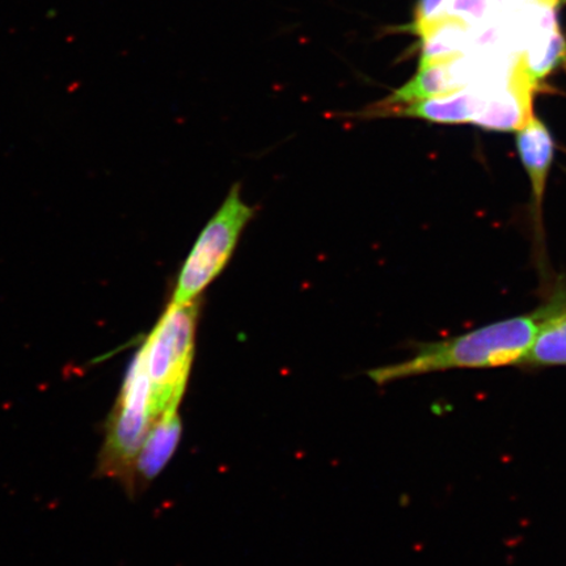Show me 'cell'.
<instances>
[{
  "mask_svg": "<svg viewBox=\"0 0 566 566\" xmlns=\"http://www.w3.org/2000/svg\"><path fill=\"white\" fill-rule=\"evenodd\" d=\"M491 2L495 10L512 12L525 10L526 7L541 2V0H491ZM552 2L557 4L556 0H552Z\"/></svg>",
  "mask_w": 566,
  "mask_h": 566,
  "instance_id": "14",
  "label": "cell"
},
{
  "mask_svg": "<svg viewBox=\"0 0 566 566\" xmlns=\"http://www.w3.org/2000/svg\"><path fill=\"white\" fill-rule=\"evenodd\" d=\"M485 95V84H470L449 94L400 106L388 115L420 118L444 125L473 124L483 109Z\"/></svg>",
  "mask_w": 566,
  "mask_h": 566,
  "instance_id": "8",
  "label": "cell"
},
{
  "mask_svg": "<svg viewBox=\"0 0 566 566\" xmlns=\"http://www.w3.org/2000/svg\"><path fill=\"white\" fill-rule=\"evenodd\" d=\"M539 328L526 357L518 366L522 369L566 366V285L555 287L549 298L539 308Z\"/></svg>",
  "mask_w": 566,
  "mask_h": 566,
  "instance_id": "7",
  "label": "cell"
},
{
  "mask_svg": "<svg viewBox=\"0 0 566 566\" xmlns=\"http://www.w3.org/2000/svg\"><path fill=\"white\" fill-rule=\"evenodd\" d=\"M253 214L254 210L240 197L239 186L233 187L221 209L205 226L184 263L171 303L184 304L198 300L228 265Z\"/></svg>",
  "mask_w": 566,
  "mask_h": 566,
  "instance_id": "4",
  "label": "cell"
},
{
  "mask_svg": "<svg viewBox=\"0 0 566 566\" xmlns=\"http://www.w3.org/2000/svg\"><path fill=\"white\" fill-rule=\"evenodd\" d=\"M155 423L150 408V381L144 359L137 353L106 424L97 471L105 478L122 481L127 492L133 493L134 464Z\"/></svg>",
  "mask_w": 566,
  "mask_h": 566,
  "instance_id": "3",
  "label": "cell"
},
{
  "mask_svg": "<svg viewBox=\"0 0 566 566\" xmlns=\"http://www.w3.org/2000/svg\"><path fill=\"white\" fill-rule=\"evenodd\" d=\"M422 41L420 67L457 60L472 46L470 27L449 18L417 32Z\"/></svg>",
  "mask_w": 566,
  "mask_h": 566,
  "instance_id": "10",
  "label": "cell"
},
{
  "mask_svg": "<svg viewBox=\"0 0 566 566\" xmlns=\"http://www.w3.org/2000/svg\"><path fill=\"white\" fill-rule=\"evenodd\" d=\"M485 86L483 109L473 125L486 130L518 132L534 117L533 98L537 84L530 80L520 56L506 81Z\"/></svg>",
  "mask_w": 566,
  "mask_h": 566,
  "instance_id": "5",
  "label": "cell"
},
{
  "mask_svg": "<svg viewBox=\"0 0 566 566\" xmlns=\"http://www.w3.org/2000/svg\"><path fill=\"white\" fill-rule=\"evenodd\" d=\"M556 2H560V0H556Z\"/></svg>",
  "mask_w": 566,
  "mask_h": 566,
  "instance_id": "15",
  "label": "cell"
},
{
  "mask_svg": "<svg viewBox=\"0 0 566 566\" xmlns=\"http://www.w3.org/2000/svg\"><path fill=\"white\" fill-rule=\"evenodd\" d=\"M493 12L491 0H446L444 13L448 18H454L462 23L472 27H481L490 21Z\"/></svg>",
  "mask_w": 566,
  "mask_h": 566,
  "instance_id": "12",
  "label": "cell"
},
{
  "mask_svg": "<svg viewBox=\"0 0 566 566\" xmlns=\"http://www.w3.org/2000/svg\"><path fill=\"white\" fill-rule=\"evenodd\" d=\"M520 60L530 80L539 86V82L566 60V42L558 27L534 35Z\"/></svg>",
  "mask_w": 566,
  "mask_h": 566,
  "instance_id": "11",
  "label": "cell"
},
{
  "mask_svg": "<svg viewBox=\"0 0 566 566\" xmlns=\"http://www.w3.org/2000/svg\"><path fill=\"white\" fill-rule=\"evenodd\" d=\"M515 145L530 179L537 232H542L543 202L552 163L555 159V139L547 125L534 116L516 132Z\"/></svg>",
  "mask_w": 566,
  "mask_h": 566,
  "instance_id": "6",
  "label": "cell"
},
{
  "mask_svg": "<svg viewBox=\"0 0 566 566\" xmlns=\"http://www.w3.org/2000/svg\"><path fill=\"white\" fill-rule=\"evenodd\" d=\"M446 0H420L416 10V20L413 24L415 32H420L430 25L440 23L449 19L444 13Z\"/></svg>",
  "mask_w": 566,
  "mask_h": 566,
  "instance_id": "13",
  "label": "cell"
},
{
  "mask_svg": "<svg viewBox=\"0 0 566 566\" xmlns=\"http://www.w3.org/2000/svg\"><path fill=\"white\" fill-rule=\"evenodd\" d=\"M180 436L179 409L163 415L154 424L134 464L133 493H136L138 486L151 483L165 469L179 444Z\"/></svg>",
  "mask_w": 566,
  "mask_h": 566,
  "instance_id": "9",
  "label": "cell"
},
{
  "mask_svg": "<svg viewBox=\"0 0 566 566\" xmlns=\"http://www.w3.org/2000/svg\"><path fill=\"white\" fill-rule=\"evenodd\" d=\"M200 302L169 303L138 350L150 381L155 421L179 409L192 367Z\"/></svg>",
  "mask_w": 566,
  "mask_h": 566,
  "instance_id": "2",
  "label": "cell"
},
{
  "mask_svg": "<svg viewBox=\"0 0 566 566\" xmlns=\"http://www.w3.org/2000/svg\"><path fill=\"white\" fill-rule=\"evenodd\" d=\"M539 328V311L506 318L469 334L421 344L410 359L370 373L379 385L416 375L460 369H494L518 366L526 357Z\"/></svg>",
  "mask_w": 566,
  "mask_h": 566,
  "instance_id": "1",
  "label": "cell"
}]
</instances>
